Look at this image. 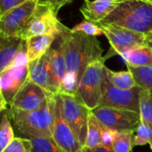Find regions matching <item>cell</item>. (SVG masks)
<instances>
[{"instance_id":"12","label":"cell","mask_w":152,"mask_h":152,"mask_svg":"<svg viewBox=\"0 0 152 152\" xmlns=\"http://www.w3.org/2000/svg\"><path fill=\"white\" fill-rule=\"evenodd\" d=\"M142 89L135 86L130 90H120L113 86L104 77L100 106L129 110L140 113V97Z\"/></svg>"},{"instance_id":"21","label":"cell","mask_w":152,"mask_h":152,"mask_svg":"<svg viewBox=\"0 0 152 152\" xmlns=\"http://www.w3.org/2000/svg\"><path fill=\"white\" fill-rule=\"evenodd\" d=\"M102 129H103V126L93 114V112H91L89 117L87 134H86V139L84 148L93 149L102 145Z\"/></svg>"},{"instance_id":"1","label":"cell","mask_w":152,"mask_h":152,"mask_svg":"<svg viewBox=\"0 0 152 152\" xmlns=\"http://www.w3.org/2000/svg\"><path fill=\"white\" fill-rule=\"evenodd\" d=\"M63 44L68 74L61 93L75 94L85 69L103 57V49L96 37L70 29L64 34Z\"/></svg>"},{"instance_id":"14","label":"cell","mask_w":152,"mask_h":152,"mask_svg":"<svg viewBox=\"0 0 152 152\" xmlns=\"http://www.w3.org/2000/svg\"><path fill=\"white\" fill-rule=\"evenodd\" d=\"M67 31L59 35L55 39L53 45H52L50 68H51V74H52V84H53V93L55 94L61 93L63 84L68 74L65 53H64V44H63V37Z\"/></svg>"},{"instance_id":"18","label":"cell","mask_w":152,"mask_h":152,"mask_svg":"<svg viewBox=\"0 0 152 152\" xmlns=\"http://www.w3.org/2000/svg\"><path fill=\"white\" fill-rule=\"evenodd\" d=\"M57 37L55 35H42L26 39V52L28 63L45 54L53 45Z\"/></svg>"},{"instance_id":"4","label":"cell","mask_w":152,"mask_h":152,"mask_svg":"<svg viewBox=\"0 0 152 152\" xmlns=\"http://www.w3.org/2000/svg\"><path fill=\"white\" fill-rule=\"evenodd\" d=\"M106 58L92 62L85 69L81 76L75 95L84 102L91 110L100 106L102 95L103 69Z\"/></svg>"},{"instance_id":"5","label":"cell","mask_w":152,"mask_h":152,"mask_svg":"<svg viewBox=\"0 0 152 152\" xmlns=\"http://www.w3.org/2000/svg\"><path fill=\"white\" fill-rule=\"evenodd\" d=\"M28 77V61L26 46L17 56L14 62L0 73L1 111L7 110L13 97L26 82Z\"/></svg>"},{"instance_id":"27","label":"cell","mask_w":152,"mask_h":152,"mask_svg":"<svg viewBox=\"0 0 152 152\" xmlns=\"http://www.w3.org/2000/svg\"><path fill=\"white\" fill-rule=\"evenodd\" d=\"M140 114L152 128V100L149 91L142 90L140 97ZM152 151V149H151Z\"/></svg>"},{"instance_id":"20","label":"cell","mask_w":152,"mask_h":152,"mask_svg":"<svg viewBox=\"0 0 152 152\" xmlns=\"http://www.w3.org/2000/svg\"><path fill=\"white\" fill-rule=\"evenodd\" d=\"M103 74L108 81L118 89L130 90L137 86L132 72L128 69L125 71H113L104 66Z\"/></svg>"},{"instance_id":"35","label":"cell","mask_w":152,"mask_h":152,"mask_svg":"<svg viewBox=\"0 0 152 152\" xmlns=\"http://www.w3.org/2000/svg\"><path fill=\"white\" fill-rule=\"evenodd\" d=\"M145 1H148V2H151V3H152V0H145Z\"/></svg>"},{"instance_id":"9","label":"cell","mask_w":152,"mask_h":152,"mask_svg":"<svg viewBox=\"0 0 152 152\" xmlns=\"http://www.w3.org/2000/svg\"><path fill=\"white\" fill-rule=\"evenodd\" d=\"M92 112L103 126L114 132H135L141 121V114L129 110L99 106Z\"/></svg>"},{"instance_id":"15","label":"cell","mask_w":152,"mask_h":152,"mask_svg":"<svg viewBox=\"0 0 152 152\" xmlns=\"http://www.w3.org/2000/svg\"><path fill=\"white\" fill-rule=\"evenodd\" d=\"M51 56L52 47L42 57L29 62L28 77L37 85L43 87L44 89L54 94L52 84V74L50 68Z\"/></svg>"},{"instance_id":"11","label":"cell","mask_w":152,"mask_h":152,"mask_svg":"<svg viewBox=\"0 0 152 152\" xmlns=\"http://www.w3.org/2000/svg\"><path fill=\"white\" fill-rule=\"evenodd\" d=\"M56 94L44 89L28 77L16 95L13 97L8 110L18 111H33L48 103Z\"/></svg>"},{"instance_id":"29","label":"cell","mask_w":152,"mask_h":152,"mask_svg":"<svg viewBox=\"0 0 152 152\" xmlns=\"http://www.w3.org/2000/svg\"><path fill=\"white\" fill-rule=\"evenodd\" d=\"M1 152H31V141L25 137H15Z\"/></svg>"},{"instance_id":"2","label":"cell","mask_w":152,"mask_h":152,"mask_svg":"<svg viewBox=\"0 0 152 152\" xmlns=\"http://www.w3.org/2000/svg\"><path fill=\"white\" fill-rule=\"evenodd\" d=\"M56 95L42 108L33 111H18L6 110L15 130L20 137L53 138Z\"/></svg>"},{"instance_id":"31","label":"cell","mask_w":152,"mask_h":152,"mask_svg":"<svg viewBox=\"0 0 152 152\" xmlns=\"http://www.w3.org/2000/svg\"><path fill=\"white\" fill-rule=\"evenodd\" d=\"M37 1L38 2V4L50 6L53 9H54L56 12H58L62 6L72 2L73 0H37Z\"/></svg>"},{"instance_id":"36","label":"cell","mask_w":152,"mask_h":152,"mask_svg":"<svg viewBox=\"0 0 152 152\" xmlns=\"http://www.w3.org/2000/svg\"><path fill=\"white\" fill-rule=\"evenodd\" d=\"M79 152H83V150H82V151H79Z\"/></svg>"},{"instance_id":"23","label":"cell","mask_w":152,"mask_h":152,"mask_svg":"<svg viewBox=\"0 0 152 152\" xmlns=\"http://www.w3.org/2000/svg\"><path fill=\"white\" fill-rule=\"evenodd\" d=\"M127 69L132 72L138 86L145 91H152V65L137 68L127 66Z\"/></svg>"},{"instance_id":"16","label":"cell","mask_w":152,"mask_h":152,"mask_svg":"<svg viewBox=\"0 0 152 152\" xmlns=\"http://www.w3.org/2000/svg\"><path fill=\"white\" fill-rule=\"evenodd\" d=\"M126 0H86L80 12L85 20L100 23Z\"/></svg>"},{"instance_id":"8","label":"cell","mask_w":152,"mask_h":152,"mask_svg":"<svg viewBox=\"0 0 152 152\" xmlns=\"http://www.w3.org/2000/svg\"><path fill=\"white\" fill-rule=\"evenodd\" d=\"M37 0H28L0 16V37H17L22 38L24 32L36 13Z\"/></svg>"},{"instance_id":"32","label":"cell","mask_w":152,"mask_h":152,"mask_svg":"<svg viewBox=\"0 0 152 152\" xmlns=\"http://www.w3.org/2000/svg\"><path fill=\"white\" fill-rule=\"evenodd\" d=\"M114 134H115L114 131H111V130L106 128L105 126H103L102 137V145L112 148V142L114 139Z\"/></svg>"},{"instance_id":"10","label":"cell","mask_w":152,"mask_h":152,"mask_svg":"<svg viewBox=\"0 0 152 152\" xmlns=\"http://www.w3.org/2000/svg\"><path fill=\"white\" fill-rule=\"evenodd\" d=\"M57 12L50 6L38 4L35 15L29 21L22 39L26 40L29 37L42 35L59 36L69 30L57 17Z\"/></svg>"},{"instance_id":"30","label":"cell","mask_w":152,"mask_h":152,"mask_svg":"<svg viewBox=\"0 0 152 152\" xmlns=\"http://www.w3.org/2000/svg\"><path fill=\"white\" fill-rule=\"evenodd\" d=\"M28 0H0V16Z\"/></svg>"},{"instance_id":"34","label":"cell","mask_w":152,"mask_h":152,"mask_svg":"<svg viewBox=\"0 0 152 152\" xmlns=\"http://www.w3.org/2000/svg\"><path fill=\"white\" fill-rule=\"evenodd\" d=\"M150 94H151V100H152V91L150 92Z\"/></svg>"},{"instance_id":"7","label":"cell","mask_w":152,"mask_h":152,"mask_svg":"<svg viewBox=\"0 0 152 152\" xmlns=\"http://www.w3.org/2000/svg\"><path fill=\"white\" fill-rule=\"evenodd\" d=\"M104 31L105 37L108 38L110 49L104 56L109 59L115 54L121 55L126 51L139 45L152 46V36L139 33L126 28L113 26L110 24L99 23Z\"/></svg>"},{"instance_id":"19","label":"cell","mask_w":152,"mask_h":152,"mask_svg":"<svg viewBox=\"0 0 152 152\" xmlns=\"http://www.w3.org/2000/svg\"><path fill=\"white\" fill-rule=\"evenodd\" d=\"M126 66L143 67L152 65V46L139 45L133 47L121 54Z\"/></svg>"},{"instance_id":"25","label":"cell","mask_w":152,"mask_h":152,"mask_svg":"<svg viewBox=\"0 0 152 152\" xmlns=\"http://www.w3.org/2000/svg\"><path fill=\"white\" fill-rule=\"evenodd\" d=\"M31 152H66L53 138L34 137L30 138Z\"/></svg>"},{"instance_id":"24","label":"cell","mask_w":152,"mask_h":152,"mask_svg":"<svg viewBox=\"0 0 152 152\" xmlns=\"http://www.w3.org/2000/svg\"><path fill=\"white\" fill-rule=\"evenodd\" d=\"M2 113L3 116L0 123V151H3L15 138L11 119L5 111Z\"/></svg>"},{"instance_id":"26","label":"cell","mask_w":152,"mask_h":152,"mask_svg":"<svg viewBox=\"0 0 152 152\" xmlns=\"http://www.w3.org/2000/svg\"><path fill=\"white\" fill-rule=\"evenodd\" d=\"M150 144L152 149V128L141 117V121L135 130L134 146H144Z\"/></svg>"},{"instance_id":"37","label":"cell","mask_w":152,"mask_h":152,"mask_svg":"<svg viewBox=\"0 0 152 152\" xmlns=\"http://www.w3.org/2000/svg\"><path fill=\"white\" fill-rule=\"evenodd\" d=\"M84 1H86V0H84Z\"/></svg>"},{"instance_id":"28","label":"cell","mask_w":152,"mask_h":152,"mask_svg":"<svg viewBox=\"0 0 152 152\" xmlns=\"http://www.w3.org/2000/svg\"><path fill=\"white\" fill-rule=\"evenodd\" d=\"M71 32H83L86 35L93 36V37H97V36H102L104 35V31L102 28L101 27L100 24L94 23L89 20H83L79 24L76 25L74 28L70 29Z\"/></svg>"},{"instance_id":"3","label":"cell","mask_w":152,"mask_h":152,"mask_svg":"<svg viewBox=\"0 0 152 152\" xmlns=\"http://www.w3.org/2000/svg\"><path fill=\"white\" fill-rule=\"evenodd\" d=\"M100 23L152 36V3L145 0H126Z\"/></svg>"},{"instance_id":"6","label":"cell","mask_w":152,"mask_h":152,"mask_svg":"<svg viewBox=\"0 0 152 152\" xmlns=\"http://www.w3.org/2000/svg\"><path fill=\"white\" fill-rule=\"evenodd\" d=\"M61 111L77 141L84 147L86 143L89 117L92 110L75 94H58Z\"/></svg>"},{"instance_id":"17","label":"cell","mask_w":152,"mask_h":152,"mask_svg":"<svg viewBox=\"0 0 152 152\" xmlns=\"http://www.w3.org/2000/svg\"><path fill=\"white\" fill-rule=\"evenodd\" d=\"M26 40L17 37H0V73L9 68L25 48Z\"/></svg>"},{"instance_id":"13","label":"cell","mask_w":152,"mask_h":152,"mask_svg":"<svg viewBox=\"0 0 152 152\" xmlns=\"http://www.w3.org/2000/svg\"><path fill=\"white\" fill-rule=\"evenodd\" d=\"M55 113L53 130V139L55 142L66 152H79L83 150V146L76 138L72 130L64 120L61 111L58 94L55 97Z\"/></svg>"},{"instance_id":"22","label":"cell","mask_w":152,"mask_h":152,"mask_svg":"<svg viewBox=\"0 0 152 152\" xmlns=\"http://www.w3.org/2000/svg\"><path fill=\"white\" fill-rule=\"evenodd\" d=\"M134 131L115 132L112 142L114 152H132L134 146Z\"/></svg>"},{"instance_id":"33","label":"cell","mask_w":152,"mask_h":152,"mask_svg":"<svg viewBox=\"0 0 152 152\" xmlns=\"http://www.w3.org/2000/svg\"><path fill=\"white\" fill-rule=\"evenodd\" d=\"M83 152H114L112 148L110 147H106L100 145L96 148L93 149H88V148H83Z\"/></svg>"}]
</instances>
